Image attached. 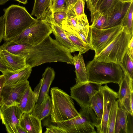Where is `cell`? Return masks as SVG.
<instances>
[{
  "mask_svg": "<svg viewBox=\"0 0 133 133\" xmlns=\"http://www.w3.org/2000/svg\"><path fill=\"white\" fill-rule=\"evenodd\" d=\"M133 34L128 32L124 27L114 40L101 52L95 55L94 59L98 61L118 64L128 49Z\"/></svg>",
  "mask_w": 133,
  "mask_h": 133,
  "instance_id": "5",
  "label": "cell"
},
{
  "mask_svg": "<svg viewBox=\"0 0 133 133\" xmlns=\"http://www.w3.org/2000/svg\"><path fill=\"white\" fill-rule=\"evenodd\" d=\"M82 54L79 52L77 55H75L73 57V65L75 68L76 84L88 82L87 70Z\"/></svg>",
  "mask_w": 133,
  "mask_h": 133,
  "instance_id": "20",
  "label": "cell"
},
{
  "mask_svg": "<svg viewBox=\"0 0 133 133\" xmlns=\"http://www.w3.org/2000/svg\"><path fill=\"white\" fill-rule=\"evenodd\" d=\"M118 0H103L93 15L91 17L93 23L100 16H104L106 18Z\"/></svg>",
  "mask_w": 133,
  "mask_h": 133,
  "instance_id": "25",
  "label": "cell"
},
{
  "mask_svg": "<svg viewBox=\"0 0 133 133\" xmlns=\"http://www.w3.org/2000/svg\"><path fill=\"white\" fill-rule=\"evenodd\" d=\"M100 90L103 96L104 104L101 122L96 128L97 133H107L108 123L112 107L118 98V92L109 88L107 84L101 87Z\"/></svg>",
  "mask_w": 133,
  "mask_h": 133,
  "instance_id": "10",
  "label": "cell"
},
{
  "mask_svg": "<svg viewBox=\"0 0 133 133\" xmlns=\"http://www.w3.org/2000/svg\"><path fill=\"white\" fill-rule=\"evenodd\" d=\"M19 125L27 133H42L41 121L30 113L23 112Z\"/></svg>",
  "mask_w": 133,
  "mask_h": 133,
  "instance_id": "16",
  "label": "cell"
},
{
  "mask_svg": "<svg viewBox=\"0 0 133 133\" xmlns=\"http://www.w3.org/2000/svg\"><path fill=\"white\" fill-rule=\"evenodd\" d=\"M68 8L73 6L78 0H66Z\"/></svg>",
  "mask_w": 133,
  "mask_h": 133,
  "instance_id": "39",
  "label": "cell"
},
{
  "mask_svg": "<svg viewBox=\"0 0 133 133\" xmlns=\"http://www.w3.org/2000/svg\"><path fill=\"white\" fill-rule=\"evenodd\" d=\"M55 76V72L53 68L48 67L46 69L40 80L41 82V88L36 104L41 103L49 96V88Z\"/></svg>",
  "mask_w": 133,
  "mask_h": 133,
  "instance_id": "15",
  "label": "cell"
},
{
  "mask_svg": "<svg viewBox=\"0 0 133 133\" xmlns=\"http://www.w3.org/2000/svg\"><path fill=\"white\" fill-rule=\"evenodd\" d=\"M32 68L27 66L23 69L15 71H8L3 74L5 78L4 85L16 84L28 80L31 74Z\"/></svg>",
  "mask_w": 133,
  "mask_h": 133,
  "instance_id": "17",
  "label": "cell"
},
{
  "mask_svg": "<svg viewBox=\"0 0 133 133\" xmlns=\"http://www.w3.org/2000/svg\"><path fill=\"white\" fill-rule=\"evenodd\" d=\"M5 78L4 75L3 74L0 75V106L3 104L1 93L3 88L4 85Z\"/></svg>",
  "mask_w": 133,
  "mask_h": 133,
  "instance_id": "37",
  "label": "cell"
},
{
  "mask_svg": "<svg viewBox=\"0 0 133 133\" xmlns=\"http://www.w3.org/2000/svg\"><path fill=\"white\" fill-rule=\"evenodd\" d=\"M102 85L88 81L76 84L70 88V96L81 109L90 107L91 99L100 90Z\"/></svg>",
  "mask_w": 133,
  "mask_h": 133,
  "instance_id": "9",
  "label": "cell"
},
{
  "mask_svg": "<svg viewBox=\"0 0 133 133\" xmlns=\"http://www.w3.org/2000/svg\"><path fill=\"white\" fill-rule=\"evenodd\" d=\"M29 85L28 80L16 84L5 85L1 93L3 104L8 106L17 105Z\"/></svg>",
  "mask_w": 133,
  "mask_h": 133,
  "instance_id": "12",
  "label": "cell"
},
{
  "mask_svg": "<svg viewBox=\"0 0 133 133\" xmlns=\"http://www.w3.org/2000/svg\"><path fill=\"white\" fill-rule=\"evenodd\" d=\"M7 1V0H0V5L5 4Z\"/></svg>",
  "mask_w": 133,
  "mask_h": 133,
  "instance_id": "42",
  "label": "cell"
},
{
  "mask_svg": "<svg viewBox=\"0 0 133 133\" xmlns=\"http://www.w3.org/2000/svg\"><path fill=\"white\" fill-rule=\"evenodd\" d=\"M133 58L131 57L127 49L121 61L118 64L122 68L123 73L126 74L133 79Z\"/></svg>",
  "mask_w": 133,
  "mask_h": 133,
  "instance_id": "27",
  "label": "cell"
},
{
  "mask_svg": "<svg viewBox=\"0 0 133 133\" xmlns=\"http://www.w3.org/2000/svg\"><path fill=\"white\" fill-rule=\"evenodd\" d=\"M118 107V99L113 104L109 116L107 133H114L115 126L116 115Z\"/></svg>",
  "mask_w": 133,
  "mask_h": 133,
  "instance_id": "29",
  "label": "cell"
},
{
  "mask_svg": "<svg viewBox=\"0 0 133 133\" xmlns=\"http://www.w3.org/2000/svg\"><path fill=\"white\" fill-rule=\"evenodd\" d=\"M52 105L51 122H56L69 120L79 115L71 96L57 87L51 88Z\"/></svg>",
  "mask_w": 133,
  "mask_h": 133,
  "instance_id": "4",
  "label": "cell"
},
{
  "mask_svg": "<svg viewBox=\"0 0 133 133\" xmlns=\"http://www.w3.org/2000/svg\"><path fill=\"white\" fill-rule=\"evenodd\" d=\"M132 2H123L118 0L106 18L103 29L111 28L120 24Z\"/></svg>",
  "mask_w": 133,
  "mask_h": 133,
  "instance_id": "13",
  "label": "cell"
},
{
  "mask_svg": "<svg viewBox=\"0 0 133 133\" xmlns=\"http://www.w3.org/2000/svg\"><path fill=\"white\" fill-rule=\"evenodd\" d=\"M0 71L2 73H4L9 71L8 68L5 65L1 58L0 54Z\"/></svg>",
  "mask_w": 133,
  "mask_h": 133,
  "instance_id": "38",
  "label": "cell"
},
{
  "mask_svg": "<svg viewBox=\"0 0 133 133\" xmlns=\"http://www.w3.org/2000/svg\"><path fill=\"white\" fill-rule=\"evenodd\" d=\"M87 8L90 12L91 17L103 0H85Z\"/></svg>",
  "mask_w": 133,
  "mask_h": 133,
  "instance_id": "32",
  "label": "cell"
},
{
  "mask_svg": "<svg viewBox=\"0 0 133 133\" xmlns=\"http://www.w3.org/2000/svg\"><path fill=\"white\" fill-rule=\"evenodd\" d=\"M79 115L63 121L62 127L67 133H96L95 127L99 125L96 115L91 107L81 109Z\"/></svg>",
  "mask_w": 133,
  "mask_h": 133,
  "instance_id": "6",
  "label": "cell"
},
{
  "mask_svg": "<svg viewBox=\"0 0 133 133\" xmlns=\"http://www.w3.org/2000/svg\"><path fill=\"white\" fill-rule=\"evenodd\" d=\"M88 81L102 84L113 83L119 85L124 75L119 65L112 62H104L94 59L86 66Z\"/></svg>",
  "mask_w": 133,
  "mask_h": 133,
  "instance_id": "3",
  "label": "cell"
},
{
  "mask_svg": "<svg viewBox=\"0 0 133 133\" xmlns=\"http://www.w3.org/2000/svg\"><path fill=\"white\" fill-rule=\"evenodd\" d=\"M4 11L5 26L3 39L5 42L11 41L37 20L24 7L19 5H11Z\"/></svg>",
  "mask_w": 133,
  "mask_h": 133,
  "instance_id": "2",
  "label": "cell"
},
{
  "mask_svg": "<svg viewBox=\"0 0 133 133\" xmlns=\"http://www.w3.org/2000/svg\"><path fill=\"white\" fill-rule=\"evenodd\" d=\"M90 103L91 107L96 115L99 125L102 119V114L96 104L94 96L91 99Z\"/></svg>",
  "mask_w": 133,
  "mask_h": 133,
  "instance_id": "34",
  "label": "cell"
},
{
  "mask_svg": "<svg viewBox=\"0 0 133 133\" xmlns=\"http://www.w3.org/2000/svg\"><path fill=\"white\" fill-rule=\"evenodd\" d=\"M51 0H35L31 15L37 20L44 19L46 11L49 9Z\"/></svg>",
  "mask_w": 133,
  "mask_h": 133,
  "instance_id": "26",
  "label": "cell"
},
{
  "mask_svg": "<svg viewBox=\"0 0 133 133\" xmlns=\"http://www.w3.org/2000/svg\"><path fill=\"white\" fill-rule=\"evenodd\" d=\"M0 54L9 71H17L27 67L25 58L24 57L14 54L1 48Z\"/></svg>",
  "mask_w": 133,
  "mask_h": 133,
  "instance_id": "14",
  "label": "cell"
},
{
  "mask_svg": "<svg viewBox=\"0 0 133 133\" xmlns=\"http://www.w3.org/2000/svg\"><path fill=\"white\" fill-rule=\"evenodd\" d=\"M52 32L50 25L45 20H37L35 23L10 41L36 45L41 43Z\"/></svg>",
  "mask_w": 133,
  "mask_h": 133,
  "instance_id": "7",
  "label": "cell"
},
{
  "mask_svg": "<svg viewBox=\"0 0 133 133\" xmlns=\"http://www.w3.org/2000/svg\"><path fill=\"white\" fill-rule=\"evenodd\" d=\"M5 26V19L4 15L0 17V44L4 38Z\"/></svg>",
  "mask_w": 133,
  "mask_h": 133,
  "instance_id": "36",
  "label": "cell"
},
{
  "mask_svg": "<svg viewBox=\"0 0 133 133\" xmlns=\"http://www.w3.org/2000/svg\"><path fill=\"white\" fill-rule=\"evenodd\" d=\"M85 0H78L74 5V10L77 16L84 14Z\"/></svg>",
  "mask_w": 133,
  "mask_h": 133,
  "instance_id": "33",
  "label": "cell"
},
{
  "mask_svg": "<svg viewBox=\"0 0 133 133\" xmlns=\"http://www.w3.org/2000/svg\"><path fill=\"white\" fill-rule=\"evenodd\" d=\"M52 105L51 98L49 95L41 103L35 104L30 113L41 121L50 115Z\"/></svg>",
  "mask_w": 133,
  "mask_h": 133,
  "instance_id": "21",
  "label": "cell"
},
{
  "mask_svg": "<svg viewBox=\"0 0 133 133\" xmlns=\"http://www.w3.org/2000/svg\"><path fill=\"white\" fill-rule=\"evenodd\" d=\"M94 96L96 104L102 114L104 99L103 95L100 90Z\"/></svg>",
  "mask_w": 133,
  "mask_h": 133,
  "instance_id": "35",
  "label": "cell"
},
{
  "mask_svg": "<svg viewBox=\"0 0 133 133\" xmlns=\"http://www.w3.org/2000/svg\"><path fill=\"white\" fill-rule=\"evenodd\" d=\"M129 115L132 116L133 115V90L125 100L122 106Z\"/></svg>",
  "mask_w": 133,
  "mask_h": 133,
  "instance_id": "31",
  "label": "cell"
},
{
  "mask_svg": "<svg viewBox=\"0 0 133 133\" xmlns=\"http://www.w3.org/2000/svg\"><path fill=\"white\" fill-rule=\"evenodd\" d=\"M120 23L112 27L99 29L89 26L90 43L96 55L105 48L123 29Z\"/></svg>",
  "mask_w": 133,
  "mask_h": 133,
  "instance_id": "8",
  "label": "cell"
},
{
  "mask_svg": "<svg viewBox=\"0 0 133 133\" xmlns=\"http://www.w3.org/2000/svg\"><path fill=\"white\" fill-rule=\"evenodd\" d=\"M17 133H27L19 125L16 126Z\"/></svg>",
  "mask_w": 133,
  "mask_h": 133,
  "instance_id": "40",
  "label": "cell"
},
{
  "mask_svg": "<svg viewBox=\"0 0 133 133\" xmlns=\"http://www.w3.org/2000/svg\"><path fill=\"white\" fill-rule=\"evenodd\" d=\"M23 113L16 105L8 106L3 104L1 106L0 118L8 132L17 133L16 126L19 125Z\"/></svg>",
  "mask_w": 133,
  "mask_h": 133,
  "instance_id": "11",
  "label": "cell"
},
{
  "mask_svg": "<svg viewBox=\"0 0 133 133\" xmlns=\"http://www.w3.org/2000/svg\"><path fill=\"white\" fill-rule=\"evenodd\" d=\"M133 1L131 3L127 12L121 20V23L127 31L133 34Z\"/></svg>",
  "mask_w": 133,
  "mask_h": 133,
  "instance_id": "28",
  "label": "cell"
},
{
  "mask_svg": "<svg viewBox=\"0 0 133 133\" xmlns=\"http://www.w3.org/2000/svg\"><path fill=\"white\" fill-rule=\"evenodd\" d=\"M37 97L29 85L19 103L16 105L23 112L30 113L35 104Z\"/></svg>",
  "mask_w": 133,
  "mask_h": 133,
  "instance_id": "18",
  "label": "cell"
},
{
  "mask_svg": "<svg viewBox=\"0 0 133 133\" xmlns=\"http://www.w3.org/2000/svg\"><path fill=\"white\" fill-rule=\"evenodd\" d=\"M64 31L69 39L78 48L79 52L83 54L91 49L90 44L86 43L83 41L79 35L77 29L71 30L70 32Z\"/></svg>",
  "mask_w": 133,
  "mask_h": 133,
  "instance_id": "24",
  "label": "cell"
},
{
  "mask_svg": "<svg viewBox=\"0 0 133 133\" xmlns=\"http://www.w3.org/2000/svg\"><path fill=\"white\" fill-rule=\"evenodd\" d=\"M66 0H51L49 9L52 13L57 11H67Z\"/></svg>",
  "mask_w": 133,
  "mask_h": 133,
  "instance_id": "30",
  "label": "cell"
},
{
  "mask_svg": "<svg viewBox=\"0 0 133 133\" xmlns=\"http://www.w3.org/2000/svg\"><path fill=\"white\" fill-rule=\"evenodd\" d=\"M121 2H129L133 1V0H119Z\"/></svg>",
  "mask_w": 133,
  "mask_h": 133,
  "instance_id": "43",
  "label": "cell"
},
{
  "mask_svg": "<svg viewBox=\"0 0 133 133\" xmlns=\"http://www.w3.org/2000/svg\"><path fill=\"white\" fill-rule=\"evenodd\" d=\"M3 47L10 52L24 57L27 66L32 68L53 62L73 64V56L69 50L50 35L36 45L10 41L5 42Z\"/></svg>",
  "mask_w": 133,
  "mask_h": 133,
  "instance_id": "1",
  "label": "cell"
},
{
  "mask_svg": "<svg viewBox=\"0 0 133 133\" xmlns=\"http://www.w3.org/2000/svg\"><path fill=\"white\" fill-rule=\"evenodd\" d=\"M133 79L130 78L126 74L124 73V75L119 85V91L118 92V105L122 106L125 99L133 90Z\"/></svg>",
  "mask_w": 133,
  "mask_h": 133,
  "instance_id": "22",
  "label": "cell"
},
{
  "mask_svg": "<svg viewBox=\"0 0 133 133\" xmlns=\"http://www.w3.org/2000/svg\"><path fill=\"white\" fill-rule=\"evenodd\" d=\"M129 115L123 107L118 105L116 115L114 133H128V117Z\"/></svg>",
  "mask_w": 133,
  "mask_h": 133,
  "instance_id": "23",
  "label": "cell"
},
{
  "mask_svg": "<svg viewBox=\"0 0 133 133\" xmlns=\"http://www.w3.org/2000/svg\"><path fill=\"white\" fill-rule=\"evenodd\" d=\"M17 1L20 3H22L24 4H26L27 3V0H15Z\"/></svg>",
  "mask_w": 133,
  "mask_h": 133,
  "instance_id": "41",
  "label": "cell"
},
{
  "mask_svg": "<svg viewBox=\"0 0 133 133\" xmlns=\"http://www.w3.org/2000/svg\"><path fill=\"white\" fill-rule=\"evenodd\" d=\"M52 29L56 40L61 45L68 50L70 53L78 51V48L69 39L64 30L55 24H49Z\"/></svg>",
  "mask_w": 133,
  "mask_h": 133,
  "instance_id": "19",
  "label": "cell"
}]
</instances>
